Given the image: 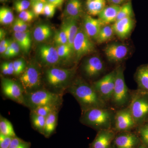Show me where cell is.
Listing matches in <instances>:
<instances>
[{"instance_id":"cell-1","label":"cell","mask_w":148,"mask_h":148,"mask_svg":"<svg viewBox=\"0 0 148 148\" xmlns=\"http://www.w3.org/2000/svg\"><path fill=\"white\" fill-rule=\"evenodd\" d=\"M84 112L94 108H105L106 103L101 99L92 85L81 78L76 79L69 88Z\"/></svg>"},{"instance_id":"cell-2","label":"cell","mask_w":148,"mask_h":148,"mask_svg":"<svg viewBox=\"0 0 148 148\" xmlns=\"http://www.w3.org/2000/svg\"><path fill=\"white\" fill-rule=\"evenodd\" d=\"M26 106L32 110L40 106H53L58 107L61 104V95L46 90L40 89L24 94Z\"/></svg>"},{"instance_id":"cell-3","label":"cell","mask_w":148,"mask_h":148,"mask_svg":"<svg viewBox=\"0 0 148 148\" xmlns=\"http://www.w3.org/2000/svg\"><path fill=\"white\" fill-rule=\"evenodd\" d=\"M81 121L94 128L109 129L112 119V112L105 108H94L83 112Z\"/></svg>"},{"instance_id":"cell-4","label":"cell","mask_w":148,"mask_h":148,"mask_svg":"<svg viewBox=\"0 0 148 148\" xmlns=\"http://www.w3.org/2000/svg\"><path fill=\"white\" fill-rule=\"evenodd\" d=\"M74 73L73 69L52 67L46 71V79L51 87L56 89H63L69 84Z\"/></svg>"},{"instance_id":"cell-5","label":"cell","mask_w":148,"mask_h":148,"mask_svg":"<svg viewBox=\"0 0 148 148\" xmlns=\"http://www.w3.org/2000/svg\"><path fill=\"white\" fill-rule=\"evenodd\" d=\"M41 75L38 66L31 64L26 67L19 78L24 94L40 89Z\"/></svg>"},{"instance_id":"cell-6","label":"cell","mask_w":148,"mask_h":148,"mask_svg":"<svg viewBox=\"0 0 148 148\" xmlns=\"http://www.w3.org/2000/svg\"><path fill=\"white\" fill-rule=\"evenodd\" d=\"M148 95L140 90L132 96L129 108L136 124L142 122L148 116Z\"/></svg>"},{"instance_id":"cell-7","label":"cell","mask_w":148,"mask_h":148,"mask_svg":"<svg viewBox=\"0 0 148 148\" xmlns=\"http://www.w3.org/2000/svg\"><path fill=\"white\" fill-rule=\"evenodd\" d=\"M116 70L115 82L112 100L116 106L121 107L128 102L129 92L125 80L123 69L119 67Z\"/></svg>"},{"instance_id":"cell-8","label":"cell","mask_w":148,"mask_h":148,"mask_svg":"<svg viewBox=\"0 0 148 148\" xmlns=\"http://www.w3.org/2000/svg\"><path fill=\"white\" fill-rule=\"evenodd\" d=\"M116 70L106 75L93 83L92 86L101 99L105 102L112 100L115 82Z\"/></svg>"},{"instance_id":"cell-9","label":"cell","mask_w":148,"mask_h":148,"mask_svg":"<svg viewBox=\"0 0 148 148\" xmlns=\"http://www.w3.org/2000/svg\"><path fill=\"white\" fill-rule=\"evenodd\" d=\"M95 50L92 40L85 33L83 27L79 28L73 42V52L77 60L90 54Z\"/></svg>"},{"instance_id":"cell-10","label":"cell","mask_w":148,"mask_h":148,"mask_svg":"<svg viewBox=\"0 0 148 148\" xmlns=\"http://www.w3.org/2000/svg\"><path fill=\"white\" fill-rule=\"evenodd\" d=\"M1 87L3 93L6 97L19 104L25 105L24 90L16 82L10 79L3 78Z\"/></svg>"},{"instance_id":"cell-11","label":"cell","mask_w":148,"mask_h":148,"mask_svg":"<svg viewBox=\"0 0 148 148\" xmlns=\"http://www.w3.org/2000/svg\"><path fill=\"white\" fill-rule=\"evenodd\" d=\"M114 119L115 128L118 131H127L136 124L129 108L118 111Z\"/></svg>"},{"instance_id":"cell-12","label":"cell","mask_w":148,"mask_h":148,"mask_svg":"<svg viewBox=\"0 0 148 148\" xmlns=\"http://www.w3.org/2000/svg\"><path fill=\"white\" fill-rule=\"evenodd\" d=\"M104 51L109 61L113 63L122 61L126 58L129 52V49L126 45L119 43L108 45Z\"/></svg>"},{"instance_id":"cell-13","label":"cell","mask_w":148,"mask_h":148,"mask_svg":"<svg viewBox=\"0 0 148 148\" xmlns=\"http://www.w3.org/2000/svg\"><path fill=\"white\" fill-rule=\"evenodd\" d=\"M38 55L41 61L45 65L53 66L58 64L60 61V57L56 48L48 45L40 46Z\"/></svg>"},{"instance_id":"cell-14","label":"cell","mask_w":148,"mask_h":148,"mask_svg":"<svg viewBox=\"0 0 148 148\" xmlns=\"http://www.w3.org/2000/svg\"><path fill=\"white\" fill-rule=\"evenodd\" d=\"M105 25L99 18H94L89 14H87L84 18L83 28L91 39L96 40L99 32Z\"/></svg>"},{"instance_id":"cell-15","label":"cell","mask_w":148,"mask_h":148,"mask_svg":"<svg viewBox=\"0 0 148 148\" xmlns=\"http://www.w3.org/2000/svg\"><path fill=\"white\" fill-rule=\"evenodd\" d=\"M104 68V64L101 58L97 56H93L85 62L83 70L86 76L94 77L101 74Z\"/></svg>"},{"instance_id":"cell-16","label":"cell","mask_w":148,"mask_h":148,"mask_svg":"<svg viewBox=\"0 0 148 148\" xmlns=\"http://www.w3.org/2000/svg\"><path fill=\"white\" fill-rule=\"evenodd\" d=\"M115 34L121 39L127 38L134 27V21L132 17H127L116 21L113 25Z\"/></svg>"},{"instance_id":"cell-17","label":"cell","mask_w":148,"mask_h":148,"mask_svg":"<svg viewBox=\"0 0 148 148\" xmlns=\"http://www.w3.org/2000/svg\"><path fill=\"white\" fill-rule=\"evenodd\" d=\"M114 136V132L110 130H101L93 141L92 148H109Z\"/></svg>"},{"instance_id":"cell-18","label":"cell","mask_w":148,"mask_h":148,"mask_svg":"<svg viewBox=\"0 0 148 148\" xmlns=\"http://www.w3.org/2000/svg\"><path fill=\"white\" fill-rule=\"evenodd\" d=\"M120 8L121 6L115 5L111 4L106 6L98 15V18L105 25L112 22L114 23L116 21Z\"/></svg>"},{"instance_id":"cell-19","label":"cell","mask_w":148,"mask_h":148,"mask_svg":"<svg viewBox=\"0 0 148 148\" xmlns=\"http://www.w3.org/2000/svg\"><path fill=\"white\" fill-rule=\"evenodd\" d=\"M82 13V0H68L64 14L66 17L78 19Z\"/></svg>"},{"instance_id":"cell-20","label":"cell","mask_w":148,"mask_h":148,"mask_svg":"<svg viewBox=\"0 0 148 148\" xmlns=\"http://www.w3.org/2000/svg\"><path fill=\"white\" fill-rule=\"evenodd\" d=\"M14 40L18 44L21 50L25 53L29 52L32 42L30 32L27 31L24 32H14Z\"/></svg>"},{"instance_id":"cell-21","label":"cell","mask_w":148,"mask_h":148,"mask_svg":"<svg viewBox=\"0 0 148 148\" xmlns=\"http://www.w3.org/2000/svg\"><path fill=\"white\" fill-rule=\"evenodd\" d=\"M138 141V138L134 134L125 133L117 137L115 143L117 148H134Z\"/></svg>"},{"instance_id":"cell-22","label":"cell","mask_w":148,"mask_h":148,"mask_svg":"<svg viewBox=\"0 0 148 148\" xmlns=\"http://www.w3.org/2000/svg\"><path fill=\"white\" fill-rule=\"evenodd\" d=\"M77 21V19L75 18L66 17L64 21L66 25L68 34V45L73 49V51L74 40L79 29Z\"/></svg>"},{"instance_id":"cell-23","label":"cell","mask_w":148,"mask_h":148,"mask_svg":"<svg viewBox=\"0 0 148 148\" xmlns=\"http://www.w3.org/2000/svg\"><path fill=\"white\" fill-rule=\"evenodd\" d=\"M135 77L140 90L148 94V65L139 68Z\"/></svg>"},{"instance_id":"cell-24","label":"cell","mask_w":148,"mask_h":148,"mask_svg":"<svg viewBox=\"0 0 148 148\" xmlns=\"http://www.w3.org/2000/svg\"><path fill=\"white\" fill-rule=\"evenodd\" d=\"M106 0H86L88 13L91 16L98 15L106 7Z\"/></svg>"},{"instance_id":"cell-25","label":"cell","mask_w":148,"mask_h":148,"mask_svg":"<svg viewBox=\"0 0 148 148\" xmlns=\"http://www.w3.org/2000/svg\"><path fill=\"white\" fill-rule=\"evenodd\" d=\"M57 110L53 111L46 117L45 127L43 135L48 138L54 132L57 123Z\"/></svg>"},{"instance_id":"cell-26","label":"cell","mask_w":148,"mask_h":148,"mask_svg":"<svg viewBox=\"0 0 148 148\" xmlns=\"http://www.w3.org/2000/svg\"><path fill=\"white\" fill-rule=\"evenodd\" d=\"M52 34L51 29L47 24H41L36 27L33 33L34 38L37 42H42L48 39Z\"/></svg>"},{"instance_id":"cell-27","label":"cell","mask_w":148,"mask_h":148,"mask_svg":"<svg viewBox=\"0 0 148 148\" xmlns=\"http://www.w3.org/2000/svg\"><path fill=\"white\" fill-rule=\"evenodd\" d=\"M115 33L112 25H105L99 32L96 40L99 44L103 43L110 40L113 37Z\"/></svg>"},{"instance_id":"cell-28","label":"cell","mask_w":148,"mask_h":148,"mask_svg":"<svg viewBox=\"0 0 148 148\" xmlns=\"http://www.w3.org/2000/svg\"><path fill=\"white\" fill-rule=\"evenodd\" d=\"M0 133L12 138L16 137L11 123L8 120L1 116L0 120Z\"/></svg>"},{"instance_id":"cell-29","label":"cell","mask_w":148,"mask_h":148,"mask_svg":"<svg viewBox=\"0 0 148 148\" xmlns=\"http://www.w3.org/2000/svg\"><path fill=\"white\" fill-rule=\"evenodd\" d=\"M31 119L34 127L39 132L43 135L45 127L46 117L32 112Z\"/></svg>"},{"instance_id":"cell-30","label":"cell","mask_w":148,"mask_h":148,"mask_svg":"<svg viewBox=\"0 0 148 148\" xmlns=\"http://www.w3.org/2000/svg\"><path fill=\"white\" fill-rule=\"evenodd\" d=\"M13 12L10 9L2 7L0 9V23L3 25H8L14 21Z\"/></svg>"},{"instance_id":"cell-31","label":"cell","mask_w":148,"mask_h":148,"mask_svg":"<svg viewBox=\"0 0 148 148\" xmlns=\"http://www.w3.org/2000/svg\"><path fill=\"white\" fill-rule=\"evenodd\" d=\"M54 40L57 45L68 44V34L64 22L62 24L61 30L55 34Z\"/></svg>"},{"instance_id":"cell-32","label":"cell","mask_w":148,"mask_h":148,"mask_svg":"<svg viewBox=\"0 0 148 148\" xmlns=\"http://www.w3.org/2000/svg\"><path fill=\"white\" fill-rule=\"evenodd\" d=\"M133 14L132 6L130 2L124 4L121 6L119 12L117 17L116 21L127 17H132Z\"/></svg>"},{"instance_id":"cell-33","label":"cell","mask_w":148,"mask_h":148,"mask_svg":"<svg viewBox=\"0 0 148 148\" xmlns=\"http://www.w3.org/2000/svg\"><path fill=\"white\" fill-rule=\"evenodd\" d=\"M56 50L60 59H68L71 57L72 53H73V49L68 44L61 45H57Z\"/></svg>"},{"instance_id":"cell-34","label":"cell","mask_w":148,"mask_h":148,"mask_svg":"<svg viewBox=\"0 0 148 148\" xmlns=\"http://www.w3.org/2000/svg\"><path fill=\"white\" fill-rule=\"evenodd\" d=\"M58 107L53 106H45L38 107L32 110V112L42 116H47L53 111L57 110Z\"/></svg>"},{"instance_id":"cell-35","label":"cell","mask_w":148,"mask_h":148,"mask_svg":"<svg viewBox=\"0 0 148 148\" xmlns=\"http://www.w3.org/2000/svg\"><path fill=\"white\" fill-rule=\"evenodd\" d=\"M13 63L14 68V75H21L26 69V62L22 58H20L15 60Z\"/></svg>"},{"instance_id":"cell-36","label":"cell","mask_w":148,"mask_h":148,"mask_svg":"<svg viewBox=\"0 0 148 148\" xmlns=\"http://www.w3.org/2000/svg\"><path fill=\"white\" fill-rule=\"evenodd\" d=\"M31 5V3L29 0H17L14 2V8L16 12L19 13L27 10Z\"/></svg>"},{"instance_id":"cell-37","label":"cell","mask_w":148,"mask_h":148,"mask_svg":"<svg viewBox=\"0 0 148 148\" xmlns=\"http://www.w3.org/2000/svg\"><path fill=\"white\" fill-rule=\"evenodd\" d=\"M28 27L27 22L22 21L19 18H16L13 21L12 28L14 32H26Z\"/></svg>"},{"instance_id":"cell-38","label":"cell","mask_w":148,"mask_h":148,"mask_svg":"<svg viewBox=\"0 0 148 148\" xmlns=\"http://www.w3.org/2000/svg\"><path fill=\"white\" fill-rule=\"evenodd\" d=\"M31 144L17 137L13 138L9 148H30Z\"/></svg>"},{"instance_id":"cell-39","label":"cell","mask_w":148,"mask_h":148,"mask_svg":"<svg viewBox=\"0 0 148 148\" xmlns=\"http://www.w3.org/2000/svg\"><path fill=\"white\" fill-rule=\"evenodd\" d=\"M31 3L32 11L36 16H38L43 14L46 3L41 1L32 2Z\"/></svg>"},{"instance_id":"cell-40","label":"cell","mask_w":148,"mask_h":148,"mask_svg":"<svg viewBox=\"0 0 148 148\" xmlns=\"http://www.w3.org/2000/svg\"><path fill=\"white\" fill-rule=\"evenodd\" d=\"M56 8V7L52 4L46 3L42 14L48 18H51L55 14Z\"/></svg>"},{"instance_id":"cell-41","label":"cell","mask_w":148,"mask_h":148,"mask_svg":"<svg viewBox=\"0 0 148 148\" xmlns=\"http://www.w3.org/2000/svg\"><path fill=\"white\" fill-rule=\"evenodd\" d=\"M35 16L36 15L32 10H26L19 13L18 18L22 21L28 22L32 21Z\"/></svg>"},{"instance_id":"cell-42","label":"cell","mask_w":148,"mask_h":148,"mask_svg":"<svg viewBox=\"0 0 148 148\" xmlns=\"http://www.w3.org/2000/svg\"><path fill=\"white\" fill-rule=\"evenodd\" d=\"M13 138L0 133V148H9Z\"/></svg>"},{"instance_id":"cell-43","label":"cell","mask_w":148,"mask_h":148,"mask_svg":"<svg viewBox=\"0 0 148 148\" xmlns=\"http://www.w3.org/2000/svg\"><path fill=\"white\" fill-rule=\"evenodd\" d=\"M10 46L11 49V57L18 55L21 49L15 40L11 41Z\"/></svg>"},{"instance_id":"cell-44","label":"cell","mask_w":148,"mask_h":148,"mask_svg":"<svg viewBox=\"0 0 148 148\" xmlns=\"http://www.w3.org/2000/svg\"><path fill=\"white\" fill-rule=\"evenodd\" d=\"M140 133L143 142L148 145V125L140 129Z\"/></svg>"},{"instance_id":"cell-45","label":"cell","mask_w":148,"mask_h":148,"mask_svg":"<svg viewBox=\"0 0 148 148\" xmlns=\"http://www.w3.org/2000/svg\"><path fill=\"white\" fill-rule=\"evenodd\" d=\"M47 2L52 4L56 8H60L64 2V0H47Z\"/></svg>"},{"instance_id":"cell-46","label":"cell","mask_w":148,"mask_h":148,"mask_svg":"<svg viewBox=\"0 0 148 148\" xmlns=\"http://www.w3.org/2000/svg\"><path fill=\"white\" fill-rule=\"evenodd\" d=\"M7 68L8 75H12L14 74V68L13 63L12 62H5Z\"/></svg>"},{"instance_id":"cell-47","label":"cell","mask_w":148,"mask_h":148,"mask_svg":"<svg viewBox=\"0 0 148 148\" xmlns=\"http://www.w3.org/2000/svg\"><path fill=\"white\" fill-rule=\"evenodd\" d=\"M1 71L2 73L4 75H8L7 68L5 62H4L1 65Z\"/></svg>"},{"instance_id":"cell-48","label":"cell","mask_w":148,"mask_h":148,"mask_svg":"<svg viewBox=\"0 0 148 148\" xmlns=\"http://www.w3.org/2000/svg\"><path fill=\"white\" fill-rule=\"evenodd\" d=\"M125 0H108L109 2L112 5H119L123 2Z\"/></svg>"},{"instance_id":"cell-49","label":"cell","mask_w":148,"mask_h":148,"mask_svg":"<svg viewBox=\"0 0 148 148\" xmlns=\"http://www.w3.org/2000/svg\"><path fill=\"white\" fill-rule=\"evenodd\" d=\"M5 36V31L2 29H1L0 30V39L1 40L4 39V38Z\"/></svg>"},{"instance_id":"cell-50","label":"cell","mask_w":148,"mask_h":148,"mask_svg":"<svg viewBox=\"0 0 148 148\" xmlns=\"http://www.w3.org/2000/svg\"><path fill=\"white\" fill-rule=\"evenodd\" d=\"M29 1H30L31 2H32L41 1L44 3H47V0H29Z\"/></svg>"},{"instance_id":"cell-51","label":"cell","mask_w":148,"mask_h":148,"mask_svg":"<svg viewBox=\"0 0 148 148\" xmlns=\"http://www.w3.org/2000/svg\"><path fill=\"white\" fill-rule=\"evenodd\" d=\"M1 3H5L8 0H0Z\"/></svg>"},{"instance_id":"cell-52","label":"cell","mask_w":148,"mask_h":148,"mask_svg":"<svg viewBox=\"0 0 148 148\" xmlns=\"http://www.w3.org/2000/svg\"><path fill=\"white\" fill-rule=\"evenodd\" d=\"M140 148H145L143 147H140Z\"/></svg>"}]
</instances>
